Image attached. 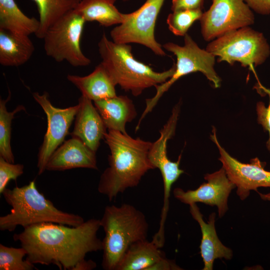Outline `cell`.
I'll list each match as a JSON object with an SVG mask.
<instances>
[{"label": "cell", "instance_id": "cell-1", "mask_svg": "<svg viewBox=\"0 0 270 270\" xmlns=\"http://www.w3.org/2000/svg\"><path fill=\"white\" fill-rule=\"evenodd\" d=\"M100 227L96 218L78 226L42 223L24 228L13 238L26 250V258L32 264L73 270L88 254L102 250V240L97 236Z\"/></svg>", "mask_w": 270, "mask_h": 270}, {"label": "cell", "instance_id": "cell-2", "mask_svg": "<svg viewBox=\"0 0 270 270\" xmlns=\"http://www.w3.org/2000/svg\"><path fill=\"white\" fill-rule=\"evenodd\" d=\"M104 139L110 150L109 166L100 177L98 190L111 202L119 194L136 186L154 168L148 158L152 142L113 130H108Z\"/></svg>", "mask_w": 270, "mask_h": 270}, {"label": "cell", "instance_id": "cell-3", "mask_svg": "<svg viewBox=\"0 0 270 270\" xmlns=\"http://www.w3.org/2000/svg\"><path fill=\"white\" fill-rule=\"evenodd\" d=\"M2 194L12 208L8 214L0 217L2 231L47 222L78 226L84 222L82 216L56 207L38 190L34 180L21 187L6 188Z\"/></svg>", "mask_w": 270, "mask_h": 270}, {"label": "cell", "instance_id": "cell-4", "mask_svg": "<svg viewBox=\"0 0 270 270\" xmlns=\"http://www.w3.org/2000/svg\"><path fill=\"white\" fill-rule=\"evenodd\" d=\"M98 50L101 63L114 84L135 96L148 88L164 83L175 72V64L162 72L154 70L134 57L130 45L110 40L104 33L98 43Z\"/></svg>", "mask_w": 270, "mask_h": 270}, {"label": "cell", "instance_id": "cell-5", "mask_svg": "<svg viewBox=\"0 0 270 270\" xmlns=\"http://www.w3.org/2000/svg\"><path fill=\"white\" fill-rule=\"evenodd\" d=\"M100 222L104 232L102 268L116 270L130 246L147 239L148 222L142 212L128 204L106 206Z\"/></svg>", "mask_w": 270, "mask_h": 270}, {"label": "cell", "instance_id": "cell-6", "mask_svg": "<svg viewBox=\"0 0 270 270\" xmlns=\"http://www.w3.org/2000/svg\"><path fill=\"white\" fill-rule=\"evenodd\" d=\"M162 48L176 56L175 72L168 80L155 87L156 92L154 97L146 100V108L138 122L136 130H138L144 118L152 110L164 94L182 76L200 72L216 88L220 86L221 79L214 68L216 56L206 50L200 48L188 34L184 36V46L168 42L164 44Z\"/></svg>", "mask_w": 270, "mask_h": 270}, {"label": "cell", "instance_id": "cell-7", "mask_svg": "<svg viewBox=\"0 0 270 270\" xmlns=\"http://www.w3.org/2000/svg\"><path fill=\"white\" fill-rule=\"evenodd\" d=\"M206 50L218 62L231 66L235 62L254 70L264 63L270 54V46L262 33L250 26L228 32L209 42Z\"/></svg>", "mask_w": 270, "mask_h": 270}, {"label": "cell", "instance_id": "cell-8", "mask_svg": "<svg viewBox=\"0 0 270 270\" xmlns=\"http://www.w3.org/2000/svg\"><path fill=\"white\" fill-rule=\"evenodd\" d=\"M86 22L75 10L56 21L43 38L46 54L58 62L66 61L72 66H88L91 60L84 54L80 45Z\"/></svg>", "mask_w": 270, "mask_h": 270}, {"label": "cell", "instance_id": "cell-9", "mask_svg": "<svg viewBox=\"0 0 270 270\" xmlns=\"http://www.w3.org/2000/svg\"><path fill=\"white\" fill-rule=\"evenodd\" d=\"M165 0H146L138 10L124 14V21L110 32L113 42L118 44L136 43L152 50L156 54L166 55L162 46L156 40V22Z\"/></svg>", "mask_w": 270, "mask_h": 270}, {"label": "cell", "instance_id": "cell-10", "mask_svg": "<svg viewBox=\"0 0 270 270\" xmlns=\"http://www.w3.org/2000/svg\"><path fill=\"white\" fill-rule=\"evenodd\" d=\"M200 19L203 38L210 42L224 34L254 24V16L244 0H212Z\"/></svg>", "mask_w": 270, "mask_h": 270}, {"label": "cell", "instance_id": "cell-11", "mask_svg": "<svg viewBox=\"0 0 270 270\" xmlns=\"http://www.w3.org/2000/svg\"><path fill=\"white\" fill-rule=\"evenodd\" d=\"M32 96L44 110L47 118L46 131L38 154V173L40 175L46 170V166L51 156L68 134L78 105L58 108L52 104L46 92L42 94L35 92Z\"/></svg>", "mask_w": 270, "mask_h": 270}, {"label": "cell", "instance_id": "cell-12", "mask_svg": "<svg viewBox=\"0 0 270 270\" xmlns=\"http://www.w3.org/2000/svg\"><path fill=\"white\" fill-rule=\"evenodd\" d=\"M212 132L210 138L218 150V160L228 178L237 188L236 194L241 200L248 198L251 190L258 192V188L260 187L270 188V171L264 169L266 162H261L258 158L251 159L250 164L241 162L221 146L215 128L213 127Z\"/></svg>", "mask_w": 270, "mask_h": 270}, {"label": "cell", "instance_id": "cell-13", "mask_svg": "<svg viewBox=\"0 0 270 270\" xmlns=\"http://www.w3.org/2000/svg\"><path fill=\"white\" fill-rule=\"evenodd\" d=\"M207 180L194 190L184 191L176 188L173 190L174 196L182 202L190 205L202 202L218 208V216L222 217L228 210V198L232 190L236 186L228 178L222 167L212 174H207L204 177Z\"/></svg>", "mask_w": 270, "mask_h": 270}, {"label": "cell", "instance_id": "cell-14", "mask_svg": "<svg viewBox=\"0 0 270 270\" xmlns=\"http://www.w3.org/2000/svg\"><path fill=\"white\" fill-rule=\"evenodd\" d=\"M180 105L173 108L171 116L160 130V136L152 142L148 152L149 160L154 168H158L162 174L164 186L170 188L184 172L180 168L181 154L176 162L170 160L167 155V142L174 134Z\"/></svg>", "mask_w": 270, "mask_h": 270}, {"label": "cell", "instance_id": "cell-15", "mask_svg": "<svg viewBox=\"0 0 270 270\" xmlns=\"http://www.w3.org/2000/svg\"><path fill=\"white\" fill-rule=\"evenodd\" d=\"M78 104V108L71 136L80 138L96 152L100 140L104 139L106 128L92 100L81 96Z\"/></svg>", "mask_w": 270, "mask_h": 270}, {"label": "cell", "instance_id": "cell-16", "mask_svg": "<svg viewBox=\"0 0 270 270\" xmlns=\"http://www.w3.org/2000/svg\"><path fill=\"white\" fill-rule=\"evenodd\" d=\"M76 168L98 169L96 152L81 140L72 136L52 154L46 170L62 171Z\"/></svg>", "mask_w": 270, "mask_h": 270}, {"label": "cell", "instance_id": "cell-17", "mask_svg": "<svg viewBox=\"0 0 270 270\" xmlns=\"http://www.w3.org/2000/svg\"><path fill=\"white\" fill-rule=\"evenodd\" d=\"M190 213L192 218L198 223L202 234L200 253L204 264L203 270H212L214 262L216 258H224L230 260L232 251L224 246L220 241L215 228L216 213L213 212L209 216L206 223L203 216L196 203L190 205Z\"/></svg>", "mask_w": 270, "mask_h": 270}, {"label": "cell", "instance_id": "cell-18", "mask_svg": "<svg viewBox=\"0 0 270 270\" xmlns=\"http://www.w3.org/2000/svg\"><path fill=\"white\" fill-rule=\"evenodd\" d=\"M108 130L126 134V125L137 116L134 104L126 96H116L94 102Z\"/></svg>", "mask_w": 270, "mask_h": 270}, {"label": "cell", "instance_id": "cell-19", "mask_svg": "<svg viewBox=\"0 0 270 270\" xmlns=\"http://www.w3.org/2000/svg\"><path fill=\"white\" fill-rule=\"evenodd\" d=\"M66 78L80 90L82 96L92 101L116 96V85L101 62L87 76L68 74Z\"/></svg>", "mask_w": 270, "mask_h": 270}, {"label": "cell", "instance_id": "cell-20", "mask_svg": "<svg viewBox=\"0 0 270 270\" xmlns=\"http://www.w3.org/2000/svg\"><path fill=\"white\" fill-rule=\"evenodd\" d=\"M34 46L29 36L0 28V64L4 66H18L32 57Z\"/></svg>", "mask_w": 270, "mask_h": 270}, {"label": "cell", "instance_id": "cell-21", "mask_svg": "<svg viewBox=\"0 0 270 270\" xmlns=\"http://www.w3.org/2000/svg\"><path fill=\"white\" fill-rule=\"evenodd\" d=\"M153 240H140L131 244L122 256L116 270H148L164 253Z\"/></svg>", "mask_w": 270, "mask_h": 270}, {"label": "cell", "instance_id": "cell-22", "mask_svg": "<svg viewBox=\"0 0 270 270\" xmlns=\"http://www.w3.org/2000/svg\"><path fill=\"white\" fill-rule=\"evenodd\" d=\"M40 20L26 16L14 0H0V28L29 36L37 33Z\"/></svg>", "mask_w": 270, "mask_h": 270}, {"label": "cell", "instance_id": "cell-23", "mask_svg": "<svg viewBox=\"0 0 270 270\" xmlns=\"http://www.w3.org/2000/svg\"><path fill=\"white\" fill-rule=\"evenodd\" d=\"M116 0H82L75 10L86 22L96 21L104 26L120 24L124 14L116 7Z\"/></svg>", "mask_w": 270, "mask_h": 270}, {"label": "cell", "instance_id": "cell-24", "mask_svg": "<svg viewBox=\"0 0 270 270\" xmlns=\"http://www.w3.org/2000/svg\"><path fill=\"white\" fill-rule=\"evenodd\" d=\"M36 4L40 26L36 34L43 39L48 29L64 16L76 10L82 0H33Z\"/></svg>", "mask_w": 270, "mask_h": 270}, {"label": "cell", "instance_id": "cell-25", "mask_svg": "<svg viewBox=\"0 0 270 270\" xmlns=\"http://www.w3.org/2000/svg\"><path fill=\"white\" fill-rule=\"evenodd\" d=\"M10 98V94L6 100H0V156L11 163H14V157L12 152L11 140V125L15 114L25 110L24 106L19 105L12 112H8L6 103Z\"/></svg>", "mask_w": 270, "mask_h": 270}, {"label": "cell", "instance_id": "cell-26", "mask_svg": "<svg viewBox=\"0 0 270 270\" xmlns=\"http://www.w3.org/2000/svg\"><path fill=\"white\" fill-rule=\"evenodd\" d=\"M26 250L14 248L0 244V270H32L36 268L34 264L26 258Z\"/></svg>", "mask_w": 270, "mask_h": 270}, {"label": "cell", "instance_id": "cell-27", "mask_svg": "<svg viewBox=\"0 0 270 270\" xmlns=\"http://www.w3.org/2000/svg\"><path fill=\"white\" fill-rule=\"evenodd\" d=\"M202 10H180L170 14L166 19L168 29L174 35L184 36L192 24L200 20Z\"/></svg>", "mask_w": 270, "mask_h": 270}, {"label": "cell", "instance_id": "cell-28", "mask_svg": "<svg viewBox=\"0 0 270 270\" xmlns=\"http://www.w3.org/2000/svg\"><path fill=\"white\" fill-rule=\"evenodd\" d=\"M24 166L20 164H15L6 160L0 156V194L6 188L11 180H16L24 173Z\"/></svg>", "mask_w": 270, "mask_h": 270}, {"label": "cell", "instance_id": "cell-29", "mask_svg": "<svg viewBox=\"0 0 270 270\" xmlns=\"http://www.w3.org/2000/svg\"><path fill=\"white\" fill-rule=\"evenodd\" d=\"M256 110L258 124L262 126L265 131H268L269 133V138L266 142V147L270 152V100L268 108L263 102H258L256 104Z\"/></svg>", "mask_w": 270, "mask_h": 270}, {"label": "cell", "instance_id": "cell-30", "mask_svg": "<svg viewBox=\"0 0 270 270\" xmlns=\"http://www.w3.org/2000/svg\"><path fill=\"white\" fill-rule=\"evenodd\" d=\"M204 0H172V12L180 10H202Z\"/></svg>", "mask_w": 270, "mask_h": 270}, {"label": "cell", "instance_id": "cell-31", "mask_svg": "<svg viewBox=\"0 0 270 270\" xmlns=\"http://www.w3.org/2000/svg\"><path fill=\"white\" fill-rule=\"evenodd\" d=\"M248 6L258 14H270V0H244Z\"/></svg>", "mask_w": 270, "mask_h": 270}, {"label": "cell", "instance_id": "cell-32", "mask_svg": "<svg viewBox=\"0 0 270 270\" xmlns=\"http://www.w3.org/2000/svg\"><path fill=\"white\" fill-rule=\"evenodd\" d=\"M179 269V267L173 261L168 259L164 256L152 266L148 270H172Z\"/></svg>", "mask_w": 270, "mask_h": 270}, {"label": "cell", "instance_id": "cell-33", "mask_svg": "<svg viewBox=\"0 0 270 270\" xmlns=\"http://www.w3.org/2000/svg\"><path fill=\"white\" fill-rule=\"evenodd\" d=\"M96 267V264L92 260L84 259L78 262L73 270H92Z\"/></svg>", "mask_w": 270, "mask_h": 270}, {"label": "cell", "instance_id": "cell-34", "mask_svg": "<svg viewBox=\"0 0 270 270\" xmlns=\"http://www.w3.org/2000/svg\"><path fill=\"white\" fill-rule=\"evenodd\" d=\"M258 193L262 200H264L270 201V193L266 194H264L258 192Z\"/></svg>", "mask_w": 270, "mask_h": 270}, {"label": "cell", "instance_id": "cell-35", "mask_svg": "<svg viewBox=\"0 0 270 270\" xmlns=\"http://www.w3.org/2000/svg\"><path fill=\"white\" fill-rule=\"evenodd\" d=\"M262 89L264 90V92H266V94H268L269 96L270 100V90L266 88H264L262 86H261Z\"/></svg>", "mask_w": 270, "mask_h": 270}, {"label": "cell", "instance_id": "cell-36", "mask_svg": "<svg viewBox=\"0 0 270 270\" xmlns=\"http://www.w3.org/2000/svg\"><path fill=\"white\" fill-rule=\"evenodd\" d=\"M122 0L126 2V1H128V0Z\"/></svg>", "mask_w": 270, "mask_h": 270}]
</instances>
